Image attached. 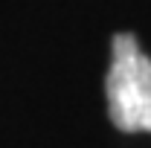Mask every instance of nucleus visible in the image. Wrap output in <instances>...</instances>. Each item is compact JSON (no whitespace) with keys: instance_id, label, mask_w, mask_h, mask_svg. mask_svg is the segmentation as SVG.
Instances as JSON below:
<instances>
[{"instance_id":"1","label":"nucleus","mask_w":151,"mask_h":148,"mask_svg":"<svg viewBox=\"0 0 151 148\" xmlns=\"http://www.w3.org/2000/svg\"><path fill=\"white\" fill-rule=\"evenodd\" d=\"M113 61L105 90H108V116L119 131L151 134V58L142 55L137 38L122 32L111 41Z\"/></svg>"}]
</instances>
